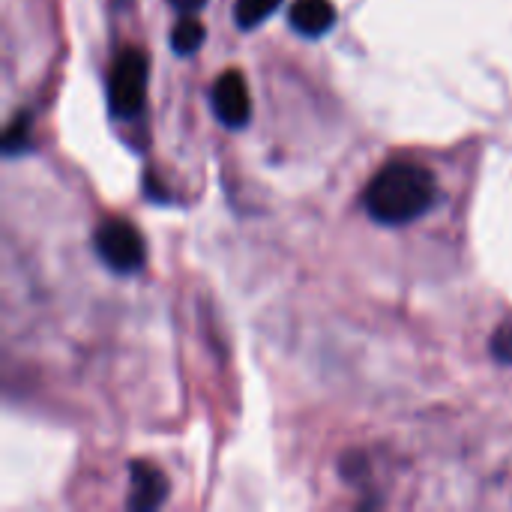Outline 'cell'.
Returning <instances> with one entry per match:
<instances>
[{
	"label": "cell",
	"instance_id": "52a82bcc",
	"mask_svg": "<svg viewBox=\"0 0 512 512\" xmlns=\"http://www.w3.org/2000/svg\"><path fill=\"white\" fill-rule=\"evenodd\" d=\"M204 42V24L195 15H183L171 30V48L177 54H195Z\"/></svg>",
	"mask_w": 512,
	"mask_h": 512
},
{
	"label": "cell",
	"instance_id": "30bf717a",
	"mask_svg": "<svg viewBox=\"0 0 512 512\" xmlns=\"http://www.w3.org/2000/svg\"><path fill=\"white\" fill-rule=\"evenodd\" d=\"M489 348H492V357L498 360V363H504V366H510L512 363V321H504L495 333H492V342H489Z\"/></svg>",
	"mask_w": 512,
	"mask_h": 512
},
{
	"label": "cell",
	"instance_id": "8fae6325",
	"mask_svg": "<svg viewBox=\"0 0 512 512\" xmlns=\"http://www.w3.org/2000/svg\"><path fill=\"white\" fill-rule=\"evenodd\" d=\"M168 3H171L180 15H195L207 0H168Z\"/></svg>",
	"mask_w": 512,
	"mask_h": 512
},
{
	"label": "cell",
	"instance_id": "277c9868",
	"mask_svg": "<svg viewBox=\"0 0 512 512\" xmlns=\"http://www.w3.org/2000/svg\"><path fill=\"white\" fill-rule=\"evenodd\" d=\"M213 111L228 129H243L252 117V99L246 78L237 69H228L213 84Z\"/></svg>",
	"mask_w": 512,
	"mask_h": 512
},
{
	"label": "cell",
	"instance_id": "5b68a950",
	"mask_svg": "<svg viewBox=\"0 0 512 512\" xmlns=\"http://www.w3.org/2000/svg\"><path fill=\"white\" fill-rule=\"evenodd\" d=\"M129 477H132V492H129V501H126L129 510L150 512L165 501L168 483H165V477H162L153 465H147V462H132Z\"/></svg>",
	"mask_w": 512,
	"mask_h": 512
},
{
	"label": "cell",
	"instance_id": "6da1fadb",
	"mask_svg": "<svg viewBox=\"0 0 512 512\" xmlns=\"http://www.w3.org/2000/svg\"><path fill=\"white\" fill-rule=\"evenodd\" d=\"M438 198V180L417 162L384 165L363 192L366 213L381 225H408L432 210Z\"/></svg>",
	"mask_w": 512,
	"mask_h": 512
},
{
	"label": "cell",
	"instance_id": "9c48e42d",
	"mask_svg": "<svg viewBox=\"0 0 512 512\" xmlns=\"http://www.w3.org/2000/svg\"><path fill=\"white\" fill-rule=\"evenodd\" d=\"M27 147H30V114H18V117L9 123L6 135H3V153H6V156H18V153H24Z\"/></svg>",
	"mask_w": 512,
	"mask_h": 512
},
{
	"label": "cell",
	"instance_id": "3957f363",
	"mask_svg": "<svg viewBox=\"0 0 512 512\" xmlns=\"http://www.w3.org/2000/svg\"><path fill=\"white\" fill-rule=\"evenodd\" d=\"M93 246L114 273H135L144 264V240L126 219H105L93 234Z\"/></svg>",
	"mask_w": 512,
	"mask_h": 512
},
{
	"label": "cell",
	"instance_id": "ba28073f",
	"mask_svg": "<svg viewBox=\"0 0 512 512\" xmlns=\"http://www.w3.org/2000/svg\"><path fill=\"white\" fill-rule=\"evenodd\" d=\"M282 6V0H237L234 6V21L243 30H255L261 21H267L276 9Z\"/></svg>",
	"mask_w": 512,
	"mask_h": 512
},
{
	"label": "cell",
	"instance_id": "8992f818",
	"mask_svg": "<svg viewBox=\"0 0 512 512\" xmlns=\"http://www.w3.org/2000/svg\"><path fill=\"white\" fill-rule=\"evenodd\" d=\"M336 24V6L330 0H294L291 3V27L300 36L318 39Z\"/></svg>",
	"mask_w": 512,
	"mask_h": 512
},
{
	"label": "cell",
	"instance_id": "7a4b0ae2",
	"mask_svg": "<svg viewBox=\"0 0 512 512\" xmlns=\"http://www.w3.org/2000/svg\"><path fill=\"white\" fill-rule=\"evenodd\" d=\"M147 99V54L123 48L108 72V105L114 117H138Z\"/></svg>",
	"mask_w": 512,
	"mask_h": 512
}]
</instances>
